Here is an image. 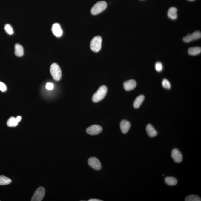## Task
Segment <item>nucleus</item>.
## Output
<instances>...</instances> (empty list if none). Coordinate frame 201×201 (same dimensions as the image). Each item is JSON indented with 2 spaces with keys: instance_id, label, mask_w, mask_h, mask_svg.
I'll list each match as a JSON object with an SVG mask.
<instances>
[{
  "instance_id": "8",
  "label": "nucleus",
  "mask_w": 201,
  "mask_h": 201,
  "mask_svg": "<svg viewBox=\"0 0 201 201\" xmlns=\"http://www.w3.org/2000/svg\"><path fill=\"white\" fill-rule=\"evenodd\" d=\"M102 130V127L99 125H93L88 127L86 130L88 134L96 135L100 134Z\"/></svg>"
},
{
  "instance_id": "21",
  "label": "nucleus",
  "mask_w": 201,
  "mask_h": 201,
  "mask_svg": "<svg viewBox=\"0 0 201 201\" xmlns=\"http://www.w3.org/2000/svg\"><path fill=\"white\" fill-rule=\"evenodd\" d=\"M185 201H200L201 198L199 196L195 195H190L187 196L185 199Z\"/></svg>"
},
{
  "instance_id": "1",
  "label": "nucleus",
  "mask_w": 201,
  "mask_h": 201,
  "mask_svg": "<svg viewBox=\"0 0 201 201\" xmlns=\"http://www.w3.org/2000/svg\"><path fill=\"white\" fill-rule=\"evenodd\" d=\"M107 87L105 86H101L99 88L97 92L93 94L92 98V100L95 102H97L102 100L105 97L107 94Z\"/></svg>"
},
{
  "instance_id": "2",
  "label": "nucleus",
  "mask_w": 201,
  "mask_h": 201,
  "mask_svg": "<svg viewBox=\"0 0 201 201\" xmlns=\"http://www.w3.org/2000/svg\"><path fill=\"white\" fill-rule=\"evenodd\" d=\"M50 72L51 76L56 81H59L61 79L62 72L59 66L57 63H54L51 65Z\"/></svg>"
},
{
  "instance_id": "3",
  "label": "nucleus",
  "mask_w": 201,
  "mask_h": 201,
  "mask_svg": "<svg viewBox=\"0 0 201 201\" xmlns=\"http://www.w3.org/2000/svg\"><path fill=\"white\" fill-rule=\"evenodd\" d=\"M107 7V4L105 1H101L96 3L92 7L91 10L92 14L96 15L103 11Z\"/></svg>"
},
{
  "instance_id": "26",
  "label": "nucleus",
  "mask_w": 201,
  "mask_h": 201,
  "mask_svg": "<svg viewBox=\"0 0 201 201\" xmlns=\"http://www.w3.org/2000/svg\"><path fill=\"white\" fill-rule=\"evenodd\" d=\"M54 88L53 84L51 83H47L46 84V88L48 90H52Z\"/></svg>"
},
{
  "instance_id": "16",
  "label": "nucleus",
  "mask_w": 201,
  "mask_h": 201,
  "mask_svg": "<svg viewBox=\"0 0 201 201\" xmlns=\"http://www.w3.org/2000/svg\"><path fill=\"white\" fill-rule=\"evenodd\" d=\"M145 96L143 95H141L137 96L134 100V108H138L140 106L144 101Z\"/></svg>"
},
{
  "instance_id": "9",
  "label": "nucleus",
  "mask_w": 201,
  "mask_h": 201,
  "mask_svg": "<svg viewBox=\"0 0 201 201\" xmlns=\"http://www.w3.org/2000/svg\"><path fill=\"white\" fill-rule=\"evenodd\" d=\"M172 158L175 162L179 163L182 160V155L179 150L177 149H174L172 150L171 154Z\"/></svg>"
},
{
  "instance_id": "11",
  "label": "nucleus",
  "mask_w": 201,
  "mask_h": 201,
  "mask_svg": "<svg viewBox=\"0 0 201 201\" xmlns=\"http://www.w3.org/2000/svg\"><path fill=\"white\" fill-rule=\"evenodd\" d=\"M136 82L135 80L131 79L125 82L123 84V87L126 91H130L134 90L136 86Z\"/></svg>"
},
{
  "instance_id": "25",
  "label": "nucleus",
  "mask_w": 201,
  "mask_h": 201,
  "mask_svg": "<svg viewBox=\"0 0 201 201\" xmlns=\"http://www.w3.org/2000/svg\"><path fill=\"white\" fill-rule=\"evenodd\" d=\"M7 87L4 83L0 82V90L3 92H5L7 90Z\"/></svg>"
},
{
  "instance_id": "15",
  "label": "nucleus",
  "mask_w": 201,
  "mask_h": 201,
  "mask_svg": "<svg viewBox=\"0 0 201 201\" xmlns=\"http://www.w3.org/2000/svg\"><path fill=\"white\" fill-rule=\"evenodd\" d=\"M177 9L174 7H171L168 12V16L170 19L173 20L176 19L177 17Z\"/></svg>"
},
{
  "instance_id": "27",
  "label": "nucleus",
  "mask_w": 201,
  "mask_h": 201,
  "mask_svg": "<svg viewBox=\"0 0 201 201\" xmlns=\"http://www.w3.org/2000/svg\"><path fill=\"white\" fill-rule=\"evenodd\" d=\"M16 121H17V122L18 123H19V122H20V121L21 120H22V117H21L20 116H18L16 118Z\"/></svg>"
},
{
  "instance_id": "19",
  "label": "nucleus",
  "mask_w": 201,
  "mask_h": 201,
  "mask_svg": "<svg viewBox=\"0 0 201 201\" xmlns=\"http://www.w3.org/2000/svg\"><path fill=\"white\" fill-rule=\"evenodd\" d=\"M11 182V180L7 177L4 176H0V185H7L10 184Z\"/></svg>"
},
{
  "instance_id": "10",
  "label": "nucleus",
  "mask_w": 201,
  "mask_h": 201,
  "mask_svg": "<svg viewBox=\"0 0 201 201\" xmlns=\"http://www.w3.org/2000/svg\"><path fill=\"white\" fill-rule=\"evenodd\" d=\"M52 31L53 34L57 37H61L63 34V31L61 26L59 24L57 23L54 24L53 25Z\"/></svg>"
},
{
  "instance_id": "14",
  "label": "nucleus",
  "mask_w": 201,
  "mask_h": 201,
  "mask_svg": "<svg viewBox=\"0 0 201 201\" xmlns=\"http://www.w3.org/2000/svg\"><path fill=\"white\" fill-rule=\"evenodd\" d=\"M15 54L16 56L22 57L24 54L23 47L19 44L16 43L15 45Z\"/></svg>"
},
{
  "instance_id": "12",
  "label": "nucleus",
  "mask_w": 201,
  "mask_h": 201,
  "mask_svg": "<svg viewBox=\"0 0 201 201\" xmlns=\"http://www.w3.org/2000/svg\"><path fill=\"white\" fill-rule=\"evenodd\" d=\"M131 125L129 122L126 120H122L120 124V128L123 134H126L129 131Z\"/></svg>"
},
{
  "instance_id": "17",
  "label": "nucleus",
  "mask_w": 201,
  "mask_h": 201,
  "mask_svg": "<svg viewBox=\"0 0 201 201\" xmlns=\"http://www.w3.org/2000/svg\"><path fill=\"white\" fill-rule=\"evenodd\" d=\"M201 52V48L199 47H195L189 48L188 53L191 56H196L200 54Z\"/></svg>"
},
{
  "instance_id": "28",
  "label": "nucleus",
  "mask_w": 201,
  "mask_h": 201,
  "mask_svg": "<svg viewBox=\"0 0 201 201\" xmlns=\"http://www.w3.org/2000/svg\"><path fill=\"white\" fill-rule=\"evenodd\" d=\"M89 201H102L101 200H99V199H90V200H89Z\"/></svg>"
},
{
  "instance_id": "4",
  "label": "nucleus",
  "mask_w": 201,
  "mask_h": 201,
  "mask_svg": "<svg viewBox=\"0 0 201 201\" xmlns=\"http://www.w3.org/2000/svg\"><path fill=\"white\" fill-rule=\"evenodd\" d=\"M102 41V38L100 36H97L93 38L90 44V47L91 50L95 52H98L100 51Z\"/></svg>"
},
{
  "instance_id": "20",
  "label": "nucleus",
  "mask_w": 201,
  "mask_h": 201,
  "mask_svg": "<svg viewBox=\"0 0 201 201\" xmlns=\"http://www.w3.org/2000/svg\"><path fill=\"white\" fill-rule=\"evenodd\" d=\"M18 122L16 118L13 117H10L7 122V125L10 127H14L17 126Z\"/></svg>"
},
{
  "instance_id": "13",
  "label": "nucleus",
  "mask_w": 201,
  "mask_h": 201,
  "mask_svg": "<svg viewBox=\"0 0 201 201\" xmlns=\"http://www.w3.org/2000/svg\"><path fill=\"white\" fill-rule=\"evenodd\" d=\"M146 131L148 136L151 137H153L156 136L158 134V133L156 130L155 129L152 125L149 124L146 127Z\"/></svg>"
},
{
  "instance_id": "29",
  "label": "nucleus",
  "mask_w": 201,
  "mask_h": 201,
  "mask_svg": "<svg viewBox=\"0 0 201 201\" xmlns=\"http://www.w3.org/2000/svg\"><path fill=\"white\" fill-rule=\"evenodd\" d=\"M188 1H194V0H188Z\"/></svg>"
},
{
  "instance_id": "23",
  "label": "nucleus",
  "mask_w": 201,
  "mask_h": 201,
  "mask_svg": "<svg viewBox=\"0 0 201 201\" xmlns=\"http://www.w3.org/2000/svg\"><path fill=\"white\" fill-rule=\"evenodd\" d=\"M162 86L164 88L167 89H170L171 88V84L170 82L167 79H163L162 81Z\"/></svg>"
},
{
  "instance_id": "5",
  "label": "nucleus",
  "mask_w": 201,
  "mask_h": 201,
  "mask_svg": "<svg viewBox=\"0 0 201 201\" xmlns=\"http://www.w3.org/2000/svg\"><path fill=\"white\" fill-rule=\"evenodd\" d=\"M45 190L43 187H40L36 190L32 197V201H41L45 195Z\"/></svg>"
},
{
  "instance_id": "24",
  "label": "nucleus",
  "mask_w": 201,
  "mask_h": 201,
  "mask_svg": "<svg viewBox=\"0 0 201 201\" xmlns=\"http://www.w3.org/2000/svg\"><path fill=\"white\" fill-rule=\"evenodd\" d=\"M155 68L157 72H161L163 70L162 64L160 62H157L155 65Z\"/></svg>"
},
{
  "instance_id": "6",
  "label": "nucleus",
  "mask_w": 201,
  "mask_h": 201,
  "mask_svg": "<svg viewBox=\"0 0 201 201\" xmlns=\"http://www.w3.org/2000/svg\"><path fill=\"white\" fill-rule=\"evenodd\" d=\"M89 165L93 169L99 170L101 168V165L100 161L96 157H91L88 159Z\"/></svg>"
},
{
  "instance_id": "22",
  "label": "nucleus",
  "mask_w": 201,
  "mask_h": 201,
  "mask_svg": "<svg viewBox=\"0 0 201 201\" xmlns=\"http://www.w3.org/2000/svg\"><path fill=\"white\" fill-rule=\"evenodd\" d=\"M4 30H5L6 33L9 35H13L14 33L13 27L11 25L7 24L4 26Z\"/></svg>"
},
{
  "instance_id": "7",
  "label": "nucleus",
  "mask_w": 201,
  "mask_h": 201,
  "mask_svg": "<svg viewBox=\"0 0 201 201\" xmlns=\"http://www.w3.org/2000/svg\"><path fill=\"white\" fill-rule=\"evenodd\" d=\"M201 33L199 31H196L192 34L187 35L184 37L183 40L185 43H189L190 42L201 38Z\"/></svg>"
},
{
  "instance_id": "18",
  "label": "nucleus",
  "mask_w": 201,
  "mask_h": 201,
  "mask_svg": "<svg viewBox=\"0 0 201 201\" xmlns=\"http://www.w3.org/2000/svg\"><path fill=\"white\" fill-rule=\"evenodd\" d=\"M166 184L169 185L173 186L177 183V180L176 178L173 177H167L165 179Z\"/></svg>"
}]
</instances>
